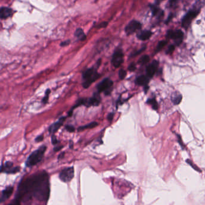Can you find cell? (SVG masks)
Instances as JSON below:
<instances>
[{
    "instance_id": "1",
    "label": "cell",
    "mask_w": 205,
    "mask_h": 205,
    "mask_svg": "<svg viewBox=\"0 0 205 205\" xmlns=\"http://www.w3.org/2000/svg\"><path fill=\"white\" fill-rule=\"evenodd\" d=\"M49 194V176L46 172H40L20 182L16 199L20 202L24 199L34 198L39 201L46 202Z\"/></svg>"
},
{
    "instance_id": "2",
    "label": "cell",
    "mask_w": 205,
    "mask_h": 205,
    "mask_svg": "<svg viewBox=\"0 0 205 205\" xmlns=\"http://www.w3.org/2000/svg\"><path fill=\"white\" fill-rule=\"evenodd\" d=\"M46 147L43 145L29 155L26 161V166L28 167L34 166L42 161L46 150Z\"/></svg>"
},
{
    "instance_id": "3",
    "label": "cell",
    "mask_w": 205,
    "mask_h": 205,
    "mask_svg": "<svg viewBox=\"0 0 205 205\" xmlns=\"http://www.w3.org/2000/svg\"><path fill=\"white\" fill-rule=\"evenodd\" d=\"M113 82L108 78L104 79L97 86V89L99 92L104 91L106 95H109L112 91Z\"/></svg>"
},
{
    "instance_id": "4",
    "label": "cell",
    "mask_w": 205,
    "mask_h": 205,
    "mask_svg": "<svg viewBox=\"0 0 205 205\" xmlns=\"http://www.w3.org/2000/svg\"><path fill=\"white\" fill-rule=\"evenodd\" d=\"M74 175L73 167H67L61 172L59 173V179L64 182H68L73 178Z\"/></svg>"
},
{
    "instance_id": "5",
    "label": "cell",
    "mask_w": 205,
    "mask_h": 205,
    "mask_svg": "<svg viewBox=\"0 0 205 205\" xmlns=\"http://www.w3.org/2000/svg\"><path fill=\"white\" fill-rule=\"evenodd\" d=\"M200 11L196 10H192L190 12H188L187 15L185 16L184 17L182 21V26L183 28L187 29L188 27L190 25V24L193 20V19L197 16L199 14Z\"/></svg>"
},
{
    "instance_id": "6",
    "label": "cell",
    "mask_w": 205,
    "mask_h": 205,
    "mask_svg": "<svg viewBox=\"0 0 205 205\" xmlns=\"http://www.w3.org/2000/svg\"><path fill=\"white\" fill-rule=\"evenodd\" d=\"M20 170L19 167H13V164L12 162L7 161L0 167V172H5L7 173H16Z\"/></svg>"
},
{
    "instance_id": "7",
    "label": "cell",
    "mask_w": 205,
    "mask_h": 205,
    "mask_svg": "<svg viewBox=\"0 0 205 205\" xmlns=\"http://www.w3.org/2000/svg\"><path fill=\"white\" fill-rule=\"evenodd\" d=\"M183 35H184V34L182 31L180 29L176 30L175 31L172 30H169L167 34V37L169 39H172L175 40L177 44H179L181 43L182 38H183Z\"/></svg>"
},
{
    "instance_id": "8",
    "label": "cell",
    "mask_w": 205,
    "mask_h": 205,
    "mask_svg": "<svg viewBox=\"0 0 205 205\" xmlns=\"http://www.w3.org/2000/svg\"><path fill=\"white\" fill-rule=\"evenodd\" d=\"M123 62L124 55L122 52L121 50H116L114 54L112 60V63L113 65L116 68H118Z\"/></svg>"
},
{
    "instance_id": "9",
    "label": "cell",
    "mask_w": 205,
    "mask_h": 205,
    "mask_svg": "<svg viewBox=\"0 0 205 205\" xmlns=\"http://www.w3.org/2000/svg\"><path fill=\"white\" fill-rule=\"evenodd\" d=\"M142 27L141 24L135 20L131 21L125 27V32L127 35H130L134 33L137 29H140Z\"/></svg>"
},
{
    "instance_id": "10",
    "label": "cell",
    "mask_w": 205,
    "mask_h": 205,
    "mask_svg": "<svg viewBox=\"0 0 205 205\" xmlns=\"http://www.w3.org/2000/svg\"><path fill=\"white\" fill-rule=\"evenodd\" d=\"M158 65V62L157 61H154L147 68V76L148 77H152L154 74L155 73L157 67Z\"/></svg>"
},
{
    "instance_id": "11",
    "label": "cell",
    "mask_w": 205,
    "mask_h": 205,
    "mask_svg": "<svg viewBox=\"0 0 205 205\" xmlns=\"http://www.w3.org/2000/svg\"><path fill=\"white\" fill-rule=\"evenodd\" d=\"M13 192V188L12 187H7L4 190L2 191L1 196L0 197V202H4L7 200L12 194Z\"/></svg>"
},
{
    "instance_id": "12",
    "label": "cell",
    "mask_w": 205,
    "mask_h": 205,
    "mask_svg": "<svg viewBox=\"0 0 205 205\" xmlns=\"http://www.w3.org/2000/svg\"><path fill=\"white\" fill-rule=\"evenodd\" d=\"M13 13V10L9 7H1L0 8V19H7L11 16Z\"/></svg>"
},
{
    "instance_id": "13",
    "label": "cell",
    "mask_w": 205,
    "mask_h": 205,
    "mask_svg": "<svg viewBox=\"0 0 205 205\" xmlns=\"http://www.w3.org/2000/svg\"><path fill=\"white\" fill-rule=\"evenodd\" d=\"M65 117H61L57 122L54 123V124H52L49 127V132L50 133H54V132H57L59 129L62 126V125L63 124V122L65 121Z\"/></svg>"
},
{
    "instance_id": "14",
    "label": "cell",
    "mask_w": 205,
    "mask_h": 205,
    "mask_svg": "<svg viewBox=\"0 0 205 205\" xmlns=\"http://www.w3.org/2000/svg\"><path fill=\"white\" fill-rule=\"evenodd\" d=\"M152 33L151 31H147V30H145V31H142L140 32H139L137 34V38L139 39V40H148L152 35Z\"/></svg>"
},
{
    "instance_id": "15",
    "label": "cell",
    "mask_w": 205,
    "mask_h": 205,
    "mask_svg": "<svg viewBox=\"0 0 205 205\" xmlns=\"http://www.w3.org/2000/svg\"><path fill=\"white\" fill-rule=\"evenodd\" d=\"M149 77H148L147 76H140L138 77L136 79V83L138 85L141 86H147V84H148L149 81Z\"/></svg>"
},
{
    "instance_id": "16",
    "label": "cell",
    "mask_w": 205,
    "mask_h": 205,
    "mask_svg": "<svg viewBox=\"0 0 205 205\" xmlns=\"http://www.w3.org/2000/svg\"><path fill=\"white\" fill-rule=\"evenodd\" d=\"M99 104H100V99H97V97H94L89 99H85V105L87 107L91 106H97L99 105Z\"/></svg>"
},
{
    "instance_id": "17",
    "label": "cell",
    "mask_w": 205,
    "mask_h": 205,
    "mask_svg": "<svg viewBox=\"0 0 205 205\" xmlns=\"http://www.w3.org/2000/svg\"><path fill=\"white\" fill-rule=\"evenodd\" d=\"M100 76L99 74V73H97V72H95L94 73V76L91 79H88V80H86V81L83 84V87L85 88H88L91 85V84L93 82L95 81Z\"/></svg>"
},
{
    "instance_id": "18",
    "label": "cell",
    "mask_w": 205,
    "mask_h": 205,
    "mask_svg": "<svg viewBox=\"0 0 205 205\" xmlns=\"http://www.w3.org/2000/svg\"><path fill=\"white\" fill-rule=\"evenodd\" d=\"M95 72H96L94 70V69H92H92H89L83 74V78L85 80L89 79L94 76V74Z\"/></svg>"
},
{
    "instance_id": "19",
    "label": "cell",
    "mask_w": 205,
    "mask_h": 205,
    "mask_svg": "<svg viewBox=\"0 0 205 205\" xmlns=\"http://www.w3.org/2000/svg\"><path fill=\"white\" fill-rule=\"evenodd\" d=\"M74 34H75V36L77 37L79 40H80L81 41H84L86 39V35L84 34V31L81 28H78L76 29Z\"/></svg>"
},
{
    "instance_id": "20",
    "label": "cell",
    "mask_w": 205,
    "mask_h": 205,
    "mask_svg": "<svg viewBox=\"0 0 205 205\" xmlns=\"http://www.w3.org/2000/svg\"><path fill=\"white\" fill-rule=\"evenodd\" d=\"M97 125H98V123H97V122H92L86 125L80 127L78 129V131H80H80H82V130H86V129H93V128L95 127Z\"/></svg>"
},
{
    "instance_id": "21",
    "label": "cell",
    "mask_w": 205,
    "mask_h": 205,
    "mask_svg": "<svg viewBox=\"0 0 205 205\" xmlns=\"http://www.w3.org/2000/svg\"><path fill=\"white\" fill-rule=\"evenodd\" d=\"M205 3V0H199L196 2V3L194 4V9L196 10H199L200 11V9L204 6V4Z\"/></svg>"
},
{
    "instance_id": "22",
    "label": "cell",
    "mask_w": 205,
    "mask_h": 205,
    "mask_svg": "<svg viewBox=\"0 0 205 205\" xmlns=\"http://www.w3.org/2000/svg\"><path fill=\"white\" fill-rule=\"evenodd\" d=\"M149 57L148 55H144L143 57H142L139 60V63L140 64H142V65H145L147 64L149 61Z\"/></svg>"
},
{
    "instance_id": "23",
    "label": "cell",
    "mask_w": 205,
    "mask_h": 205,
    "mask_svg": "<svg viewBox=\"0 0 205 205\" xmlns=\"http://www.w3.org/2000/svg\"><path fill=\"white\" fill-rule=\"evenodd\" d=\"M147 102L149 103V104H151L152 108H153L154 110H157V109H158V103L157 102V101L155 100V99H149V100H147Z\"/></svg>"
},
{
    "instance_id": "24",
    "label": "cell",
    "mask_w": 205,
    "mask_h": 205,
    "mask_svg": "<svg viewBox=\"0 0 205 205\" xmlns=\"http://www.w3.org/2000/svg\"><path fill=\"white\" fill-rule=\"evenodd\" d=\"M151 11L152 12V14L154 16H156V15H160L161 14H160V10L155 5H152V6H151Z\"/></svg>"
},
{
    "instance_id": "25",
    "label": "cell",
    "mask_w": 205,
    "mask_h": 205,
    "mask_svg": "<svg viewBox=\"0 0 205 205\" xmlns=\"http://www.w3.org/2000/svg\"><path fill=\"white\" fill-rule=\"evenodd\" d=\"M182 95H176L175 97L172 98V102L175 105H177V104H179L182 101Z\"/></svg>"
},
{
    "instance_id": "26",
    "label": "cell",
    "mask_w": 205,
    "mask_h": 205,
    "mask_svg": "<svg viewBox=\"0 0 205 205\" xmlns=\"http://www.w3.org/2000/svg\"><path fill=\"white\" fill-rule=\"evenodd\" d=\"M166 44H167V42L166 41H161V42H160L157 45V47L156 48L155 52H158L160 51L161 49L166 45Z\"/></svg>"
},
{
    "instance_id": "27",
    "label": "cell",
    "mask_w": 205,
    "mask_h": 205,
    "mask_svg": "<svg viewBox=\"0 0 205 205\" xmlns=\"http://www.w3.org/2000/svg\"><path fill=\"white\" fill-rule=\"evenodd\" d=\"M126 75H127V73L125 72V70H123V69H121L119 70V78L121 79H124L125 77H126Z\"/></svg>"
},
{
    "instance_id": "28",
    "label": "cell",
    "mask_w": 205,
    "mask_h": 205,
    "mask_svg": "<svg viewBox=\"0 0 205 205\" xmlns=\"http://www.w3.org/2000/svg\"><path fill=\"white\" fill-rule=\"evenodd\" d=\"M50 92V89H47L46 91V93H45V96H44V99H43V102L44 104L47 103V101H48V99H49V94Z\"/></svg>"
},
{
    "instance_id": "29",
    "label": "cell",
    "mask_w": 205,
    "mask_h": 205,
    "mask_svg": "<svg viewBox=\"0 0 205 205\" xmlns=\"http://www.w3.org/2000/svg\"><path fill=\"white\" fill-rule=\"evenodd\" d=\"M65 129H66V130L68 132H74V130H75L74 127L73 126H72V125H67L65 126Z\"/></svg>"
},
{
    "instance_id": "30",
    "label": "cell",
    "mask_w": 205,
    "mask_h": 205,
    "mask_svg": "<svg viewBox=\"0 0 205 205\" xmlns=\"http://www.w3.org/2000/svg\"><path fill=\"white\" fill-rule=\"evenodd\" d=\"M175 50V46L173 45H171L169 47L168 50L167 51V54H172Z\"/></svg>"
},
{
    "instance_id": "31",
    "label": "cell",
    "mask_w": 205,
    "mask_h": 205,
    "mask_svg": "<svg viewBox=\"0 0 205 205\" xmlns=\"http://www.w3.org/2000/svg\"><path fill=\"white\" fill-rule=\"evenodd\" d=\"M145 47H143L142 49H140V50H139V51H137V52H136L135 53H134L133 54H132V57H135V56H136V55H138L139 54H140V53H142L145 49Z\"/></svg>"
},
{
    "instance_id": "32",
    "label": "cell",
    "mask_w": 205,
    "mask_h": 205,
    "mask_svg": "<svg viewBox=\"0 0 205 205\" xmlns=\"http://www.w3.org/2000/svg\"><path fill=\"white\" fill-rule=\"evenodd\" d=\"M58 140L57 139V137L55 136H52V143L53 145H56L57 144H58Z\"/></svg>"
},
{
    "instance_id": "33",
    "label": "cell",
    "mask_w": 205,
    "mask_h": 205,
    "mask_svg": "<svg viewBox=\"0 0 205 205\" xmlns=\"http://www.w3.org/2000/svg\"><path fill=\"white\" fill-rule=\"evenodd\" d=\"M136 69V65H135L134 64H131L130 65V66L129 67V70L130 71L134 72Z\"/></svg>"
},
{
    "instance_id": "34",
    "label": "cell",
    "mask_w": 205,
    "mask_h": 205,
    "mask_svg": "<svg viewBox=\"0 0 205 205\" xmlns=\"http://www.w3.org/2000/svg\"><path fill=\"white\" fill-rule=\"evenodd\" d=\"M7 205H20V202L19 201H18L17 200H13V202H12L11 203H10L9 204H8Z\"/></svg>"
},
{
    "instance_id": "35",
    "label": "cell",
    "mask_w": 205,
    "mask_h": 205,
    "mask_svg": "<svg viewBox=\"0 0 205 205\" xmlns=\"http://www.w3.org/2000/svg\"><path fill=\"white\" fill-rule=\"evenodd\" d=\"M43 140V136H42V135L38 136V137L35 139V141H36L37 142H42Z\"/></svg>"
},
{
    "instance_id": "36",
    "label": "cell",
    "mask_w": 205,
    "mask_h": 205,
    "mask_svg": "<svg viewBox=\"0 0 205 205\" xmlns=\"http://www.w3.org/2000/svg\"><path fill=\"white\" fill-rule=\"evenodd\" d=\"M70 40H66L65 42H63L61 43V46H66L70 44Z\"/></svg>"
},
{
    "instance_id": "37",
    "label": "cell",
    "mask_w": 205,
    "mask_h": 205,
    "mask_svg": "<svg viewBox=\"0 0 205 205\" xmlns=\"http://www.w3.org/2000/svg\"><path fill=\"white\" fill-rule=\"evenodd\" d=\"M187 162L188 164H190L191 166H192V167H193V168H194L195 170H199V169L197 167V166H196H196H194V164L192 163V162H191V161H190L189 160H187Z\"/></svg>"
},
{
    "instance_id": "38",
    "label": "cell",
    "mask_w": 205,
    "mask_h": 205,
    "mask_svg": "<svg viewBox=\"0 0 205 205\" xmlns=\"http://www.w3.org/2000/svg\"><path fill=\"white\" fill-rule=\"evenodd\" d=\"M114 114L113 113H110V114H109L107 115V119H108L109 121H112L113 117H114Z\"/></svg>"
},
{
    "instance_id": "39",
    "label": "cell",
    "mask_w": 205,
    "mask_h": 205,
    "mask_svg": "<svg viewBox=\"0 0 205 205\" xmlns=\"http://www.w3.org/2000/svg\"><path fill=\"white\" fill-rule=\"evenodd\" d=\"M107 24H108L107 22H102V23H101L100 25L99 26H98L97 27H99V28H102H102H104L107 25Z\"/></svg>"
},
{
    "instance_id": "40",
    "label": "cell",
    "mask_w": 205,
    "mask_h": 205,
    "mask_svg": "<svg viewBox=\"0 0 205 205\" xmlns=\"http://www.w3.org/2000/svg\"><path fill=\"white\" fill-rule=\"evenodd\" d=\"M178 142L180 144V145H181V147H182L183 148L184 147V145L183 144V142H182V139L181 138V137L179 136H178Z\"/></svg>"
},
{
    "instance_id": "41",
    "label": "cell",
    "mask_w": 205,
    "mask_h": 205,
    "mask_svg": "<svg viewBox=\"0 0 205 205\" xmlns=\"http://www.w3.org/2000/svg\"><path fill=\"white\" fill-rule=\"evenodd\" d=\"M62 146H61V147H55V148H54V151H56V152H57V151H59V150H61L62 148Z\"/></svg>"
},
{
    "instance_id": "42",
    "label": "cell",
    "mask_w": 205,
    "mask_h": 205,
    "mask_svg": "<svg viewBox=\"0 0 205 205\" xmlns=\"http://www.w3.org/2000/svg\"><path fill=\"white\" fill-rule=\"evenodd\" d=\"M64 154H65V153L64 152H62V153H61L59 155L58 157V159H61V158H62L63 157H64Z\"/></svg>"
},
{
    "instance_id": "43",
    "label": "cell",
    "mask_w": 205,
    "mask_h": 205,
    "mask_svg": "<svg viewBox=\"0 0 205 205\" xmlns=\"http://www.w3.org/2000/svg\"><path fill=\"white\" fill-rule=\"evenodd\" d=\"M177 1H178V0H170V3L172 5H173V4H175Z\"/></svg>"
}]
</instances>
